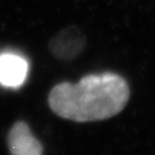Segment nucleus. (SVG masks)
Here are the masks:
<instances>
[{
  "instance_id": "7ed1b4c3",
  "label": "nucleus",
  "mask_w": 155,
  "mask_h": 155,
  "mask_svg": "<svg viewBox=\"0 0 155 155\" xmlns=\"http://www.w3.org/2000/svg\"><path fill=\"white\" fill-rule=\"evenodd\" d=\"M28 74V63L21 55L13 52L0 54V85L17 89L24 84Z\"/></svg>"
},
{
  "instance_id": "f257e3e1",
  "label": "nucleus",
  "mask_w": 155,
  "mask_h": 155,
  "mask_svg": "<svg viewBox=\"0 0 155 155\" xmlns=\"http://www.w3.org/2000/svg\"><path fill=\"white\" fill-rule=\"evenodd\" d=\"M130 89L124 78L113 73L84 77L77 84L64 82L51 89L48 106L55 115L79 123L102 121L126 107Z\"/></svg>"
},
{
  "instance_id": "f03ea898",
  "label": "nucleus",
  "mask_w": 155,
  "mask_h": 155,
  "mask_svg": "<svg viewBox=\"0 0 155 155\" xmlns=\"http://www.w3.org/2000/svg\"><path fill=\"white\" fill-rule=\"evenodd\" d=\"M86 38L76 27L61 30L49 41V51L54 57L63 61H72L83 51Z\"/></svg>"
},
{
  "instance_id": "20e7f679",
  "label": "nucleus",
  "mask_w": 155,
  "mask_h": 155,
  "mask_svg": "<svg viewBox=\"0 0 155 155\" xmlns=\"http://www.w3.org/2000/svg\"><path fill=\"white\" fill-rule=\"evenodd\" d=\"M8 149L11 155H42L41 143L35 137L26 123L19 121L11 127L7 136Z\"/></svg>"
}]
</instances>
